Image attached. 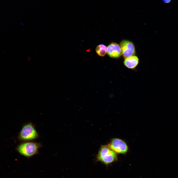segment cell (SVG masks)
<instances>
[{
	"mask_svg": "<svg viewBox=\"0 0 178 178\" xmlns=\"http://www.w3.org/2000/svg\"><path fill=\"white\" fill-rule=\"evenodd\" d=\"M117 158L116 153L110 149L107 145L101 146L96 157L97 161L106 165L115 161Z\"/></svg>",
	"mask_w": 178,
	"mask_h": 178,
	"instance_id": "obj_1",
	"label": "cell"
},
{
	"mask_svg": "<svg viewBox=\"0 0 178 178\" xmlns=\"http://www.w3.org/2000/svg\"><path fill=\"white\" fill-rule=\"evenodd\" d=\"M41 146L38 143L27 142L20 145L17 148V150L21 154L30 157L37 154L39 148Z\"/></svg>",
	"mask_w": 178,
	"mask_h": 178,
	"instance_id": "obj_2",
	"label": "cell"
},
{
	"mask_svg": "<svg viewBox=\"0 0 178 178\" xmlns=\"http://www.w3.org/2000/svg\"><path fill=\"white\" fill-rule=\"evenodd\" d=\"M38 137L34 126L30 123L23 126L20 132L19 138L22 140L28 141L35 139Z\"/></svg>",
	"mask_w": 178,
	"mask_h": 178,
	"instance_id": "obj_3",
	"label": "cell"
},
{
	"mask_svg": "<svg viewBox=\"0 0 178 178\" xmlns=\"http://www.w3.org/2000/svg\"><path fill=\"white\" fill-rule=\"evenodd\" d=\"M107 145L110 149L118 153L125 154L128 149L127 144L124 141L117 138L112 139Z\"/></svg>",
	"mask_w": 178,
	"mask_h": 178,
	"instance_id": "obj_4",
	"label": "cell"
},
{
	"mask_svg": "<svg viewBox=\"0 0 178 178\" xmlns=\"http://www.w3.org/2000/svg\"><path fill=\"white\" fill-rule=\"evenodd\" d=\"M122 54L125 58L135 54V47L133 43L129 41L123 40L120 43Z\"/></svg>",
	"mask_w": 178,
	"mask_h": 178,
	"instance_id": "obj_5",
	"label": "cell"
},
{
	"mask_svg": "<svg viewBox=\"0 0 178 178\" xmlns=\"http://www.w3.org/2000/svg\"><path fill=\"white\" fill-rule=\"evenodd\" d=\"M107 53L111 57L117 58L120 57L122 55L120 45L115 43H111L107 47Z\"/></svg>",
	"mask_w": 178,
	"mask_h": 178,
	"instance_id": "obj_6",
	"label": "cell"
},
{
	"mask_svg": "<svg viewBox=\"0 0 178 178\" xmlns=\"http://www.w3.org/2000/svg\"><path fill=\"white\" fill-rule=\"evenodd\" d=\"M139 63V59L136 56L134 55L125 58L124 62V65L128 68L134 69L137 66Z\"/></svg>",
	"mask_w": 178,
	"mask_h": 178,
	"instance_id": "obj_7",
	"label": "cell"
},
{
	"mask_svg": "<svg viewBox=\"0 0 178 178\" xmlns=\"http://www.w3.org/2000/svg\"><path fill=\"white\" fill-rule=\"evenodd\" d=\"M107 47L103 44H100L97 46L96 48V51L99 56H103L107 53Z\"/></svg>",
	"mask_w": 178,
	"mask_h": 178,
	"instance_id": "obj_8",
	"label": "cell"
},
{
	"mask_svg": "<svg viewBox=\"0 0 178 178\" xmlns=\"http://www.w3.org/2000/svg\"><path fill=\"white\" fill-rule=\"evenodd\" d=\"M171 0H162V1L164 3H169L171 1Z\"/></svg>",
	"mask_w": 178,
	"mask_h": 178,
	"instance_id": "obj_9",
	"label": "cell"
}]
</instances>
